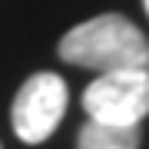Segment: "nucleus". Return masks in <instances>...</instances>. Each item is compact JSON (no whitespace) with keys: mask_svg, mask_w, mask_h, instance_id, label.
<instances>
[{"mask_svg":"<svg viewBox=\"0 0 149 149\" xmlns=\"http://www.w3.org/2000/svg\"><path fill=\"white\" fill-rule=\"evenodd\" d=\"M60 56L96 73L149 70V40L123 13H103L86 23H76L60 40Z\"/></svg>","mask_w":149,"mask_h":149,"instance_id":"obj_1","label":"nucleus"},{"mask_svg":"<svg viewBox=\"0 0 149 149\" xmlns=\"http://www.w3.org/2000/svg\"><path fill=\"white\" fill-rule=\"evenodd\" d=\"M83 109L93 123L139 126L149 116V70L100 73L83 93Z\"/></svg>","mask_w":149,"mask_h":149,"instance_id":"obj_2","label":"nucleus"},{"mask_svg":"<svg viewBox=\"0 0 149 149\" xmlns=\"http://www.w3.org/2000/svg\"><path fill=\"white\" fill-rule=\"evenodd\" d=\"M66 113V83L56 73H33L20 86L10 109L13 133L23 143H43Z\"/></svg>","mask_w":149,"mask_h":149,"instance_id":"obj_3","label":"nucleus"},{"mask_svg":"<svg viewBox=\"0 0 149 149\" xmlns=\"http://www.w3.org/2000/svg\"><path fill=\"white\" fill-rule=\"evenodd\" d=\"M76 149H139V126H106L86 119Z\"/></svg>","mask_w":149,"mask_h":149,"instance_id":"obj_4","label":"nucleus"},{"mask_svg":"<svg viewBox=\"0 0 149 149\" xmlns=\"http://www.w3.org/2000/svg\"><path fill=\"white\" fill-rule=\"evenodd\" d=\"M143 7H146V13H149V0H143Z\"/></svg>","mask_w":149,"mask_h":149,"instance_id":"obj_5","label":"nucleus"}]
</instances>
